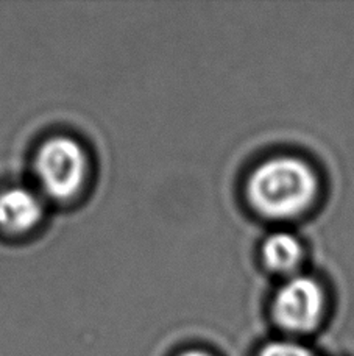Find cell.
Masks as SVG:
<instances>
[{
    "instance_id": "cell-7",
    "label": "cell",
    "mask_w": 354,
    "mask_h": 356,
    "mask_svg": "<svg viewBox=\"0 0 354 356\" xmlns=\"http://www.w3.org/2000/svg\"><path fill=\"white\" fill-rule=\"evenodd\" d=\"M180 356H211V355H208L206 352H200V350H191V352H186Z\"/></svg>"
},
{
    "instance_id": "cell-5",
    "label": "cell",
    "mask_w": 354,
    "mask_h": 356,
    "mask_svg": "<svg viewBox=\"0 0 354 356\" xmlns=\"http://www.w3.org/2000/svg\"><path fill=\"white\" fill-rule=\"evenodd\" d=\"M303 257L300 241L290 233H275L265 241L262 258L271 270L278 273L294 272Z\"/></svg>"
},
{
    "instance_id": "cell-2",
    "label": "cell",
    "mask_w": 354,
    "mask_h": 356,
    "mask_svg": "<svg viewBox=\"0 0 354 356\" xmlns=\"http://www.w3.org/2000/svg\"><path fill=\"white\" fill-rule=\"evenodd\" d=\"M35 172L44 194L65 202L83 189L87 178V156L81 144L69 136L47 139L35 160Z\"/></svg>"
},
{
    "instance_id": "cell-6",
    "label": "cell",
    "mask_w": 354,
    "mask_h": 356,
    "mask_svg": "<svg viewBox=\"0 0 354 356\" xmlns=\"http://www.w3.org/2000/svg\"><path fill=\"white\" fill-rule=\"evenodd\" d=\"M259 356H315L309 348L295 342H270L265 346Z\"/></svg>"
},
{
    "instance_id": "cell-3",
    "label": "cell",
    "mask_w": 354,
    "mask_h": 356,
    "mask_svg": "<svg viewBox=\"0 0 354 356\" xmlns=\"http://www.w3.org/2000/svg\"><path fill=\"white\" fill-rule=\"evenodd\" d=\"M325 313L321 286L309 277H294L276 292L273 319L284 330L307 333L319 325Z\"/></svg>"
},
{
    "instance_id": "cell-1",
    "label": "cell",
    "mask_w": 354,
    "mask_h": 356,
    "mask_svg": "<svg viewBox=\"0 0 354 356\" xmlns=\"http://www.w3.org/2000/svg\"><path fill=\"white\" fill-rule=\"evenodd\" d=\"M317 193V175L305 161L292 156L259 164L246 184L250 205L269 219L296 218L311 208Z\"/></svg>"
},
{
    "instance_id": "cell-4",
    "label": "cell",
    "mask_w": 354,
    "mask_h": 356,
    "mask_svg": "<svg viewBox=\"0 0 354 356\" xmlns=\"http://www.w3.org/2000/svg\"><path fill=\"white\" fill-rule=\"evenodd\" d=\"M44 218V200L33 189L12 186L0 193V230L22 234L33 230Z\"/></svg>"
}]
</instances>
